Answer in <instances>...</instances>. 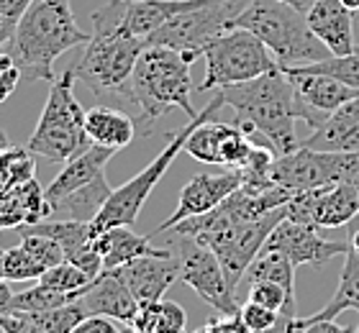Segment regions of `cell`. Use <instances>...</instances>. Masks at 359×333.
<instances>
[{
  "label": "cell",
  "mask_w": 359,
  "mask_h": 333,
  "mask_svg": "<svg viewBox=\"0 0 359 333\" xmlns=\"http://www.w3.org/2000/svg\"><path fill=\"white\" fill-rule=\"evenodd\" d=\"M126 0H108L90 15L93 34L85 52L72 64L77 80L88 85L95 97H118L128 100V82L134 74L136 60L147 49V41L123 31Z\"/></svg>",
  "instance_id": "obj_1"
},
{
  "label": "cell",
  "mask_w": 359,
  "mask_h": 333,
  "mask_svg": "<svg viewBox=\"0 0 359 333\" xmlns=\"http://www.w3.org/2000/svg\"><path fill=\"white\" fill-rule=\"evenodd\" d=\"M88 41L90 34L77 26L69 0H34L6 49L13 54L26 82H54V62Z\"/></svg>",
  "instance_id": "obj_2"
},
{
  "label": "cell",
  "mask_w": 359,
  "mask_h": 333,
  "mask_svg": "<svg viewBox=\"0 0 359 333\" xmlns=\"http://www.w3.org/2000/svg\"><path fill=\"white\" fill-rule=\"evenodd\" d=\"M221 95L226 105L236 111V123L247 128L252 136L267 141L277 156L290 154L300 147L295 136V93L280 67L249 82L221 88Z\"/></svg>",
  "instance_id": "obj_3"
},
{
  "label": "cell",
  "mask_w": 359,
  "mask_h": 333,
  "mask_svg": "<svg viewBox=\"0 0 359 333\" xmlns=\"http://www.w3.org/2000/svg\"><path fill=\"white\" fill-rule=\"evenodd\" d=\"M193 77H190V62L170 46L147 44L142 57L136 60L134 74L128 82V103L136 105L139 123L147 136L151 123L162 118L170 108H180L187 113V118L198 116L193 108Z\"/></svg>",
  "instance_id": "obj_4"
},
{
  "label": "cell",
  "mask_w": 359,
  "mask_h": 333,
  "mask_svg": "<svg viewBox=\"0 0 359 333\" xmlns=\"http://www.w3.org/2000/svg\"><path fill=\"white\" fill-rule=\"evenodd\" d=\"M231 29H247L267 44L280 67L311 64L331 57L316 36L300 8L283 0H252L247 11L236 15Z\"/></svg>",
  "instance_id": "obj_5"
},
{
  "label": "cell",
  "mask_w": 359,
  "mask_h": 333,
  "mask_svg": "<svg viewBox=\"0 0 359 333\" xmlns=\"http://www.w3.org/2000/svg\"><path fill=\"white\" fill-rule=\"evenodd\" d=\"M75 82L77 74L69 67L52 82L49 97L39 123L31 133L26 147L36 156L54 164H65L72 156L83 154L85 149L93 144L85 131V113L80 100L75 97Z\"/></svg>",
  "instance_id": "obj_6"
},
{
  "label": "cell",
  "mask_w": 359,
  "mask_h": 333,
  "mask_svg": "<svg viewBox=\"0 0 359 333\" xmlns=\"http://www.w3.org/2000/svg\"><path fill=\"white\" fill-rule=\"evenodd\" d=\"M224 105H226L224 95L216 93L198 116L187 118L185 126L170 133V141H167L165 149L157 154V159H154L149 167H144L136 177H131L128 182H123V185L116 187V190L111 193V198H108V203L103 205V210H100V213L95 215V221H93L95 233L113 229V226H134V223L139 221V213H142L144 203L149 200L151 190L157 187L159 179L165 177V172L172 167L175 156H177L180 151H185L187 136L201 126V123H205V121L213 118Z\"/></svg>",
  "instance_id": "obj_7"
},
{
  "label": "cell",
  "mask_w": 359,
  "mask_h": 333,
  "mask_svg": "<svg viewBox=\"0 0 359 333\" xmlns=\"http://www.w3.org/2000/svg\"><path fill=\"white\" fill-rule=\"evenodd\" d=\"M249 3L252 0H193L190 8L162 23L147 44L170 46L193 64L221 34L231 29L236 15L247 11Z\"/></svg>",
  "instance_id": "obj_8"
},
{
  "label": "cell",
  "mask_w": 359,
  "mask_h": 333,
  "mask_svg": "<svg viewBox=\"0 0 359 333\" xmlns=\"http://www.w3.org/2000/svg\"><path fill=\"white\" fill-rule=\"evenodd\" d=\"M203 57H205V77L198 85V93L203 95L210 90L262 77L280 67L267 44L247 29H229L205 49Z\"/></svg>",
  "instance_id": "obj_9"
},
{
  "label": "cell",
  "mask_w": 359,
  "mask_h": 333,
  "mask_svg": "<svg viewBox=\"0 0 359 333\" xmlns=\"http://www.w3.org/2000/svg\"><path fill=\"white\" fill-rule=\"evenodd\" d=\"M269 179L292 193L337 182H359V151H321L298 147L290 154L275 156Z\"/></svg>",
  "instance_id": "obj_10"
},
{
  "label": "cell",
  "mask_w": 359,
  "mask_h": 333,
  "mask_svg": "<svg viewBox=\"0 0 359 333\" xmlns=\"http://www.w3.org/2000/svg\"><path fill=\"white\" fill-rule=\"evenodd\" d=\"M180 280L195 290V295L210 308H216L221 315H233L239 313V300H236V290L226 277L224 266L213 254V249L201 244L193 236H180Z\"/></svg>",
  "instance_id": "obj_11"
},
{
  "label": "cell",
  "mask_w": 359,
  "mask_h": 333,
  "mask_svg": "<svg viewBox=\"0 0 359 333\" xmlns=\"http://www.w3.org/2000/svg\"><path fill=\"white\" fill-rule=\"evenodd\" d=\"M283 218H285V205L277 208V210H269L267 215L257 218V221L239 223V226H231V229H226V231L210 233V236L198 238V241L213 249V254H216L221 266H224L226 277L231 282V287L236 290L241 277L247 274L249 264H252V261L257 259V254L264 249L269 233L275 231V226L283 221Z\"/></svg>",
  "instance_id": "obj_12"
},
{
  "label": "cell",
  "mask_w": 359,
  "mask_h": 333,
  "mask_svg": "<svg viewBox=\"0 0 359 333\" xmlns=\"http://www.w3.org/2000/svg\"><path fill=\"white\" fill-rule=\"evenodd\" d=\"M359 213V182L300 190L285 203V218L316 229H339Z\"/></svg>",
  "instance_id": "obj_13"
},
{
  "label": "cell",
  "mask_w": 359,
  "mask_h": 333,
  "mask_svg": "<svg viewBox=\"0 0 359 333\" xmlns=\"http://www.w3.org/2000/svg\"><path fill=\"white\" fill-rule=\"evenodd\" d=\"M280 69L287 74L292 93H295L298 121H306L311 131L326 123L341 105L359 95L357 88H349L346 82L337 80L331 74L303 72L298 67H280Z\"/></svg>",
  "instance_id": "obj_14"
},
{
  "label": "cell",
  "mask_w": 359,
  "mask_h": 333,
  "mask_svg": "<svg viewBox=\"0 0 359 333\" xmlns=\"http://www.w3.org/2000/svg\"><path fill=\"white\" fill-rule=\"evenodd\" d=\"M259 136H252L244 126L224 123V121H205L195 128L185 141V151L198 162L205 164H224L231 170H241L247 159L255 151ZM267 144V141H264Z\"/></svg>",
  "instance_id": "obj_15"
},
{
  "label": "cell",
  "mask_w": 359,
  "mask_h": 333,
  "mask_svg": "<svg viewBox=\"0 0 359 333\" xmlns=\"http://www.w3.org/2000/svg\"><path fill=\"white\" fill-rule=\"evenodd\" d=\"M244 185V175L239 170H229L224 175H195L187 185H182L180 190V200L175 213L162 221L154 229L151 236H159V233H167V231L177 226V223L187 221V218H195V215H203L213 210L218 203H224L231 193H236L239 187Z\"/></svg>",
  "instance_id": "obj_16"
},
{
  "label": "cell",
  "mask_w": 359,
  "mask_h": 333,
  "mask_svg": "<svg viewBox=\"0 0 359 333\" xmlns=\"http://www.w3.org/2000/svg\"><path fill=\"white\" fill-rule=\"evenodd\" d=\"M264 249L283 252L295 266H303V264H326V261H331L339 254L349 252V244L346 241H326L323 236H318L316 226L283 218L275 226V231L269 233Z\"/></svg>",
  "instance_id": "obj_17"
},
{
  "label": "cell",
  "mask_w": 359,
  "mask_h": 333,
  "mask_svg": "<svg viewBox=\"0 0 359 333\" xmlns=\"http://www.w3.org/2000/svg\"><path fill=\"white\" fill-rule=\"evenodd\" d=\"M306 18L331 54L341 57L354 52V11L344 6V0H313Z\"/></svg>",
  "instance_id": "obj_18"
},
{
  "label": "cell",
  "mask_w": 359,
  "mask_h": 333,
  "mask_svg": "<svg viewBox=\"0 0 359 333\" xmlns=\"http://www.w3.org/2000/svg\"><path fill=\"white\" fill-rule=\"evenodd\" d=\"M121 277L126 280L128 290L134 292L139 303L144 300H162L165 292L172 287V282L180 280V257L165 254V257H142L116 266Z\"/></svg>",
  "instance_id": "obj_19"
},
{
  "label": "cell",
  "mask_w": 359,
  "mask_h": 333,
  "mask_svg": "<svg viewBox=\"0 0 359 333\" xmlns=\"http://www.w3.org/2000/svg\"><path fill=\"white\" fill-rule=\"evenodd\" d=\"M83 303L90 311V315H108V318L121 320L126 326L131 323L136 308H139V300L128 290L126 280L121 277L118 269H103L97 274L88 292L83 295Z\"/></svg>",
  "instance_id": "obj_20"
},
{
  "label": "cell",
  "mask_w": 359,
  "mask_h": 333,
  "mask_svg": "<svg viewBox=\"0 0 359 333\" xmlns=\"http://www.w3.org/2000/svg\"><path fill=\"white\" fill-rule=\"evenodd\" d=\"M113 154H116V149L100 147V144H90L83 154H77V156H72L69 162H65L62 172L49 182V187H46L49 205L57 203V200H62L65 195L90 185V182L95 177H100V175H105V164L111 162Z\"/></svg>",
  "instance_id": "obj_21"
},
{
  "label": "cell",
  "mask_w": 359,
  "mask_h": 333,
  "mask_svg": "<svg viewBox=\"0 0 359 333\" xmlns=\"http://www.w3.org/2000/svg\"><path fill=\"white\" fill-rule=\"evenodd\" d=\"M46 218H49V200L36 177L13 187V190L0 193V231L34 226Z\"/></svg>",
  "instance_id": "obj_22"
},
{
  "label": "cell",
  "mask_w": 359,
  "mask_h": 333,
  "mask_svg": "<svg viewBox=\"0 0 359 333\" xmlns=\"http://www.w3.org/2000/svg\"><path fill=\"white\" fill-rule=\"evenodd\" d=\"M95 249L103 257V269H116L142 257H165L167 249H157L151 236H139L131 226H113L108 231L95 233Z\"/></svg>",
  "instance_id": "obj_23"
},
{
  "label": "cell",
  "mask_w": 359,
  "mask_h": 333,
  "mask_svg": "<svg viewBox=\"0 0 359 333\" xmlns=\"http://www.w3.org/2000/svg\"><path fill=\"white\" fill-rule=\"evenodd\" d=\"M300 147L321 151H359V95L341 105L326 123L313 128Z\"/></svg>",
  "instance_id": "obj_24"
},
{
  "label": "cell",
  "mask_w": 359,
  "mask_h": 333,
  "mask_svg": "<svg viewBox=\"0 0 359 333\" xmlns=\"http://www.w3.org/2000/svg\"><path fill=\"white\" fill-rule=\"evenodd\" d=\"M85 131H88L93 144L121 151L134 141L136 123L128 113L108 108V105H97V108H90L85 113Z\"/></svg>",
  "instance_id": "obj_25"
},
{
  "label": "cell",
  "mask_w": 359,
  "mask_h": 333,
  "mask_svg": "<svg viewBox=\"0 0 359 333\" xmlns=\"http://www.w3.org/2000/svg\"><path fill=\"white\" fill-rule=\"evenodd\" d=\"M190 6H193V0H126L121 26L126 34L147 41L162 23Z\"/></svg>",
  "instance_id": "obj_26"
},
{
  "label": "cell",
  "mask_w": 359,
  "mask_h": 333,
  "mask_svg": "<svg viewBox=\"0 0 359 333\" xmlns=\"http://www.w3.org/2000/svg\"><path fill=\"white\" fill-rule=\"evenodd\" d=\"M113 187L108 185L105 175L95 177L90 185L80 187L75 193L65 195L62 200L49 205V218H57V221H88L93 223L95 215L103 210V205L111 198Z\"/></svg>",
  "instance_id": "obj_27"
},
{
  "label": "cell",
  "mask_w": 359,
  "mask_h": 333,
  "mask_svg": "<svg viewBox=\"0 0 359 333\" xmlns=\"http://www.w3.org/2000/svg\"><path fill=\"white\" fill-rule=\"evenodd\" d=\"M344 311L359 313V254H354L352 249L344 254V269H341L334 297L323 305L321 311L313 313L311 318H295L292 328L298 331L300 326H308V323H316V320H337Z\"/></svg>",
  "instance_id": "obj_28"
},
{
  "label": "cell",
  "mask_w": 359,
  "mask_h": 333,
  "mask_svg": "<svg viewBox=\"0 0 359 333\" xmlns=\"http://www.w3.org/2000/svg\"><path fill=\"white\" fill-rule=\"evenodd\" d=\"M39 156L29 147H6L0 151V193L29 182L36 177Z\"/></svg>",
  "instance_id": "obj_29"
},
{
  "label": "cell",
  "mask_w": 359,
  "mask_h": 333,
  "mask_svg": "<svg viewBox=\"0 0 359 333\" xmlns=\"http://www.w3.org/2000/svg\"><path fill=\"white\" fill-rule=\"evenodd\" d=\"M247 282L252 280H269L283 285L285 290L295 292V264H292L283 252H272V249H262L257 254V259L249 264L247 269Z\"/></svg>",
  "instance_id": "obj_30"
},
{
  "label": "cell",
  "mask_w": 359,
  "mask_h": 333,
  "mask_svg": "<svg viewBox=\"0 0 359 333\" xmlns=\"http://www.w3.org/2000/svg\"><path fill=\"white\" fill-rule=\"evenodd\" d=\"M72 300H80V295H69V292H60V290H52L46 285H34V287L23 290V292H13L11 297V305H8L6 313H39V311H52V308H60V305H67Z\"/></svg>",
  "instance_id": "obj_31"
},
{
  "label": "cell",
  "mask_w": 359,
  "mask_h": 333,
  "mask_svg": "<svg viewBox=\"0 0 359 333\" xmlns=\"http://www.w3.org/2000/svg\"><path fill=\"white\" fill-rule=\"evenodd\" d=\"M29 315L46 333H72L88 318L90 311L85 308L83 297H80V300H72V303L52 308V311H39V313H29Z\"/></svg>",
  "instance_id": "obj_32"
},
{
  "label": "cell",
  "mask_w": 359,
  "mask_h": 333,
  "mask_svg": "<svg viewBox=\"0 0 359 333\" xmlns=\"http://www.w3.org/2000/svg\"><path fill=\"white\" fill-rule=\"evenodd\" d=\"M93 280H95V277H90L85 269H80V266L72 264V261H62V264H57V266H49V269L39 277V282L46 285V287L60 290V292H69V295H80V297L88 292Z\"/></svg>",
  "instance_id": "obj_33"
},
{
  "label": "cell",
  "mask_w": 359,
  "mask_h": 333,
  "mask_svg": "<svg viewBox=\"0 0 359 333\" xmlns=\"http://www.w3.org/2000/svg\"><path fill=\"white\" fill-rule=\"evenodd\" d=\"M298 69L303 72H321V74H331V77H337V80L346 82L349 88H357L359 90V54H331L326 60L321 62H311V64H295Z\"/></svg>",
  "instance_id": "obj_34"
},
{
  "label": "cell",
  "mask_w": 359,
  "mask_h": 333,
  "mask_svg": "<svg viewBox=\"0 0 359 333\" xmlns=\"http://www.w3.org/2000/svg\"><path fill=\"white\" fill-rule=\"evenodd\" d=\"M3 272H6L8 282H26V280H39L46 272V266L36 261L21 244L6 249L3 257Z\"/></svg>",
  "instance_id": "obj_35"
},
{
  "label": "cell",
  "mask_w": 359,
  "mask_h": 333,
  "mask_svg": "<svg viewBox=\"0 0 359 333\" xmlns=\"http://www.w3.org/2000/svg\"><path fill=\"white\" fill-rule=\"evenodd\" d=\"M247 300L259 303L269 311H295V292L285 290L283 285L269 280H252L249 282Z\"/></svg>",
  "instance_id": "obj_36"
},
{
  "label": "cell",
  "mask_w": 359,
  "mask_h": 333,
  "mask_svg": "<svg viewBox=\"0 0 359 333\" xmlns=\"http://www.w3.org/2000/svg\"><path fill=\"white\" fill-rule=\"evenodd\" d=\"M21 236H23L21 238L23 249H26L36 261H41L46 269L62 264V261H67L65 259V249H62V244L57 238L46 236V233H34V231H23Z\"/></svg>",
  "instance_id": "obj_37"
},
{
  "label": "cell",
  "mask_w": 359,
  "mask_h": 333,
  "mask_svg": "<svg viewBox=\"0 0 359 333\" xmlns=\"http://www.w3.org/2000/svg\"><path fill=\"white\" fill-rule=\"evenodd\" d=\"M239 315L244 318V323L249 326V331L262 333V331H267V328L275 326L277 320H280V315H283V311H269V308H264V305L247 300V303L239 308Z\"/></svg>",
  "instance_id": "obj_38"
},
{
  "label": "cell",
  "mask_w": 359,
  "mask_h": 333,
  "mask_svg": "<svg viewBox=\"0 0 359 333\" xmlns=\"http://www.w3.org/2000/svg\"><path fill=\"white\" fill-rule=\"evenodd\" d=\"M187 326V313L185 308L175 300H165L159 303V315H157V331L154 333H185Z\"/></svg>",
  "instance_id": "obj_39"
},
{
  "label": "cell",
  "mask_w": 359,
  "mask_h": 333,
  "mask_svg": "<svg viewBox=\"0 0 359 333\" xmlns=\"http://www.w3.org/2000/svg\"><path fill=\"white\" fill-rule=\"evenodd\" d=\"M34 0H0V18H3V34L6 41L11 44V39L15 34V26L23 18V13L29 11V6Z\"/></svg>",
  "instance_id": "obj_40"
},
{
  "label": "cell",
  "mask_w": 359,
  "mask_h": 333,
  "mask_svg": "<svg viewBox=\"0 0 359 333\" xmlns=\"http://www.w3.org/2000/svg\"><path fill=\"white\" fill-rule=\"evenodd\" d=\"M159 303H162V300H144V303H139V308H136L128 328H131L134 333H154L157 331Z\"/></svg>",
  "instance_id": "obj_41"
},
{
  "label": "cell",
  "mask_w": 359,
  "mask_h": 333,
  "mask_svg": "<svg viewBox=\"0 0 359 333\" xmlns=\"http://www.w3.org/2000/svg\"><path fill=\"white\" fill-rule=\"evenodd\" d=\"M193 333H252V331H249V326L244 323V318H241L239 313H233V315L213 318L205 326L195 328Z\"/></svg>",
  "instance_id": "obj_42"
},
{
  "label": "cell",
  "mask_w": 359,
  "mask_h": 333,
  "mask_svg": "<svg viewBox=\"0 0 359 333\" xmlns=\"http://www.w3.org/2000/svg\"><path fill=\"white\" fill-rule=\"evenodd\" d=\"M72 333H134L131 328H118L108 315H88Z\"/></svg>",
  "instance_id": "obj_43"
},
{
  "label": "cell",
  "mask_w": 359,
  "mask_h": 333,
  "mask_svg": "<svg viewBox=\"0 0 359 333\" xmlns=\"http://www.w3.org/2000/svg\"><path fill=\"white\" fill-rule=\"evenodd\" d=\"M21 80L23 77H21V69H18V67H11V69H3V72H0V105L13 95V90L18 88V82Z\"/></svg>",
  "instance_id": "obj_44"
},
{
  "label": "cell",
  "mask_w": 359,
  "mask_h": 333,
  "mask_svg": "<svg viewBox=\"0 0 359 333\" xmlns=\"http://www.w3.org/2000/svg\"><path fill=\"white\" fill-rule=\"evenodd\" d=\"M295 333H354V331H352V328L339 326L337 320H316V323L300 326Z\"/></svg>",
  "instance_id": "obj_45"
},
{
  "label": "cell",
  "mask_w": 359,
  "mask_h": 333,
  "mask_svg": "<svg viewBox=\"0 0 359 333\" xmlns=\"http://www.w3.org/2000/svg\"><path fill=\"white\" fill-rule=\"evenodd\" d=\"M11 297H13V290L8 287V280H0V313L8 311V305H11Z\"/></svg>",
  "instance_id": "obj_46"
},
{
  "label": "cell",
  "mask_w": 359,
  "mask_h": 333,
  "mask_svg": "<svg viewBox=\"0 0 359 333\" xmlns=\"http://www.w3.org/2000/svg\"><path fill=\"white\" fill-rule=\"evenodd\" d=\"M349 249H352L354 254H359V229L352 233V241H349Z\"/></svg>",
  "instance_id": "obj_47"
},
{
  "label": "cell",
  "mask_w": 359,
  "mask_h": 333,
  "mask_svg": "<svg viewBox=\"0 0 359 333\" xmlns=\"http://www.w3.org/2000/svg\"><path fill=\"white\" fill-rule=\"evenodd\" d=\"M6 147H11V141H8V133L0 128V151H3Z\"/></svg>",
  "instance_id": "obj_48"
},
{
  "label": "cell",
  "mask_w": 359,
  "mask_h": 333,
  "mask_svg": "<svg viewBox=\"0 0 359 333\" xmlns=\"http://www.w3.org/2000/svg\"><path fill=\"white\" fill-rule=\"evenodd\" d=\"M6 46L8 41H6V34H3V18H0V52H6Z\"/></svg>",
  "instance_id": "obj_49"
},
{
  "label": "cell",
  "mask_w": 359,
  "mask_h": 333,
  "mask_svg": "<svg viewBox=\"0 0 359 333\" xmlns=\"http://www.w3.org/2000/svg\"><path fill=\"white\" fill-rule=\"evenodd\" d=\"M344 6L349 8V11H354V13H357V8H359V0H344Z\"/></svg>",
  "instance_id": "obj_50"
},
{
  "label": "cell",
  "mask_w": 359,
  "mask_h": 333,
  "mask_svg": "<svg viewBox=\"0 0 359 333\" xmlns=\"http://www.w3.org/2000/svg\"><path fill=\"white\" fill-rule=\"evenodd\" d=\"M283 3H290V6L300 8V11H303V13H306V8H303V0H283Z\"/></svg>",
  "instance_id": "obj_51"
},
{
  "label": "cell",
  "mask_w": 359,
  "mask_h": 333,
  "mask_svg": "<svg viewBox=\"0 0 359 333\" xmlns=\"http://www.w3.org/2000/svg\"><path fill=\"white\" fill-rule=\"evenodd\" d=\"M3 257H6V249H0V280H6V272H3Z\"/></svg>",
  "instance_id": "obj_52"
},
{
  "label": "cell",
  "mask_w": 359,
  "mask_h": 333,
  "mask_svg": "<svg viewBox=\"0 0 359 333\" xmlns=\"http://www.w3.org/2000/svg\"><path fill=\"white\" fill-rule=\"evenodd\" d=\"M311 3H313V0H303V8L308 11V6H311Z\"/></svg>",
  "instance_id": "obj_53"
},
{
  "label": "cell",
  "mask_w": 359,
  "mask_h": 333,
  "mask_svg": "<svg viewBox=\"0 0 359 333\" xmlns=\"http://www.w3.org/2000/svg\"><path fill=\"white\" fill-rule=\"evenodd\" d=\"M354 333H359V326H357V328H354Z\"/></svg>",
  "instance_id": "obj_54"
},
{
  "label": "cell",
  "mask_w": 359,
  "mask_h": 333,
  "mask_svg": "<svg viewBox=\"0 0 359 333\" xmlns=\"http://www.w3.org/2000/svg\"><path fill=\"white\" fill-rule=\"evenodd\" d=\"M357 15H359V8H357Z\"/></svg>",
  "instance_id": "obj_55"
}]
</instances>
